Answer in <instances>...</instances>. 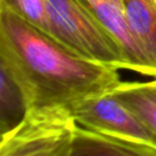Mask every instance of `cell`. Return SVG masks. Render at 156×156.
Wrapping results in <instances>:
<instances>
[{
    "instance_id": "obj_5",
    "label": "cell",
    "mask_w": 156,
    "mask_h": 156,
    "mask_svg": "<svg viewBox=\"0 0 156 156\" xmlns=\"http://www.w3.org/2000/svg\"><path fill=\"white\" fill-rule=\"evenodd\" d=\"M82 1L120 46L126 62V70L156 79V66L132 31L122 3L102 0Z\"/></svg>"
},
{
    "instance_id": "obj_3",
    "label": "cell",
    "mask_w": 156,
    "mask_h": 156,
    "mask_svg": "<svg viewBox=\"0 0 156 156\" xmlns=\"http://www.w3.org/2000/svg\"><path fill=\"white\" fill-rule=\"evenodd\" d=\"M76 121L66 108H36L0 138V156H68Z\"/></svg>"
},
{
    "instance_id": "obj_12",
    "label": "cell",
    "mask_w": 156,
    "mask_h": 156,
    "mask_svg": "<svg viewBox=\"0 0 156 156\" xmlns=\"http://www.w3.org/2000/svg\"><path fill=\"white\" fill-rule=\"evenodd\" d=\"M154 81H155V83H156V79H155V80H154Z\"/></svg>"
},
{
    "instance_id": "obj_10",
    "label": "cell",
    "mask_w": 156,
    "mask_h": 156,
    "mask_svg": "<svg viewBox=\"0 0 156 156\" xmlns=\"http://www.w3.org/2000/svg\"><path fill=\"white\" fill-rule=\"evenodd\" d=\"M0 9L17 15L51 36L45 0H0Z\"/></svg>"
},
{
    "instance_id": "obj_6",
    "label": "cell",
    "mask_w": 156,
    "mask_h": 156,
    "mask_svg": "<svg viewBox=\"0 0 156 156\" xmlns=\"http://www.w3.org/2000/svg\"><path fill=\"white\" fill-rule=\"evenodd\" d=\"M68 156H156V150L76 124Z\"/></svg>"
},
{
    "instance_id": "obj_4",
    "label": "cell",
    "mask_w": 156,
    "mask_h": 156,
    "mask_svg": "<svg viewBox=\"0 0 156 156\" xmlns=\"http://www.w3.org/2000/svg\"><path fill=\"white\" fill-rule=\"evenodd\" d=\"M68 111L76 123L85 129L156 150V136L109 93L84 99Z\"/></svg>"
},
{
    "instance_id": "obj_2",
    "label": "cell",
    "mask_w": 156,
    "mask_h": 156,
    "mask_svg": "<svg viewBox=\"0 0 156 156\" xmlns=\"http://www.w3.org/2000/svg\"><path fill=\"white\" fill-rule=\"evenodd\" d=\"M51 36L79 55L127 69L122 50L82 0H45Z\"/></svg>"
},
{
    "instance_id": "obj_9",
    "label": "cell",
    "mask_w": 156,
    "mask_h": 156,
    "mask_svg": "<svg viewBox=\"0 0 156 156\" xmlns=\"http://www.w3.org/2000/svg\"><path fill=\"white\" fill-rule=\"evenodd\" d=\"M27 113L23 100L0 67V138L16 126Z\"/></svg>"
},
{
    "instance_id": "obj_8",
    "label": "cell",
    "mask_w": 156,
    "mask_h": 156,
    "mask_svg": "<svg viewBox=\"0 0 156 156\" xmlns=\"http://www.w3.org/2000/svg\"><path fill=\"white\" fill-rule=\"evenodd\" d=\"M132 31L156 66V0H122Z\"/></svg>"
},
{
    "instance_id": "obj_7",
    "label": "cell",
    "mask_w": 156,
    "mask_h": 156,
    "mask_svg": "<svg viewBox=\"0 0 156 156\" xmlns=\"http://www.w3.org/2000/svg\"><path fill=\"white\" fill-rule=\"evenodd\" d=\"M112 96L127 106L156 136V83L120 82Z\"/></svg>"
},
{
    "instance_id": "obj_1",
    "label": "cell",
    "mask_w": 156,
    "mask_h": 156,
    "mask_svg": "<svg viewBox=\"0 0 156 156\" xmlns=\"http://www.w3.org/2000/svg\"><path fill=\"white\" fill-rule=\"evenodd\" d=\"M0 67L20 94L27 111L66 108L109 93L120 82L117 68L74 53L0 9Z\"/></svg>"
},
{
    "instance_id": "obj_11",
    "label": "cell",
    "mask_w": 156,
    "mask_h": 156,
    "mask_svg": "<svg viewBox=\"0 0 156 156\" xmlns=\"http://www.w3.org/2000/svg\"><path fill=\"white\" fill-rule=\"evenodd\" d=\"M102 1H107V2H118V3H122V0H102Z\"/></svg>"
},
{
    "instance_id": "obj_13",
    "label": "cell",
    "mask_w": 156,
    "mask_h": 156,
    "mask_svg": "<svg viewBox=\"0 0 156 156\" xmlns=\"http://www.w3.org/2000/svg\"><path fill=\"white\" fill-rule=\"evenodd\" d=\"M154 82H155V81H154Z\"/></svg>"
}]
</instances>
